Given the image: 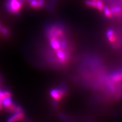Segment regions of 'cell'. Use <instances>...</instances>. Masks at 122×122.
Instances as JSON below:
<instances>
[{"mask_svg":"<svg viewBox=\"0 0 122 122\" xmlns=\"http://www.w3.org/2000/svg\"><path fill=\"white\" fill-rule=\"evenodd\" d=\"M92 1H94V2H96V1H97V0H92Z\"/></svg>","mask_w":122,"mask_h":122,"instance_id":"cell-13","label":"cell"},{"mask_svg":"<svg viewBox=\"0 0 122 122\" xmlns=\"http://www.w3.org/2000/svg\"><path fill=\"white\" fill-rule=\"evenodd\" d=\"M85 4L89 7L96 9V3L92 0H86Z\"/></svg>","mask_w":122,"mask_h":122,"instance_id":"cell-9","label":"cell"},{"mask_svg":"<svg viewBox=\"0 0 122 122\" xmlns=\"http://www.w3.org/2000/svg\"><path fill=\"white\" fill-rule=\"evenodd\" d=\"M25 117L24 113L22 112H15L14 114L10 117L9 119L8 120V122H16L20 121Z\"/></svg>","mask_w":122,"mask_h":122,"instance_id":"cell-4","label":"cell"},{"mask_svg":"<svg viewBox=\"0 0 122 122\" xmlns=\"http://www.w3.org/2000/svg\"><path fill=\"white\" fill-rule=\"evenodd\" d=\"M96 9L99 11H103L105 7L104 4L102 0H97L96 1Z\"/></svg>","mask_w":122,"mask_h":122,"instance_id":"cell-7","label":"cell"},{"mask_svg":"<svg viewBox=\"0 0 122 122\" xmlns=\"http://www.w3.org/2000/svg\"><path fill=\"white\" fill-rule=\"evenodd\" d=\"M103 11L104 12V14L106 17L111 18L112 16V13L111 10H110L108 7L105 6Z\"/></svg>","mask_w":122,"mask_h":122,"instance_id":"cell-8","label":"cell"},{"mask_svg":"<svg viewBox=\"0 0 122 122\" xmlns=\"http://www.w3.org/2000/svg\"><path fill=\"white\" fill-rule=\"evenodd\" d=\"M45 5L44 0H32L30 2V6L33 8H41Z\"/></svg>","mask_w":122,"mask_h":122,"instance_id":"cell-3","label":"cell"},{"mask_svg":"<svg viewBox=\"0 0 122 122\" xmlns=\"http://www.w3.org/2000/svg\"><path fill=\"white\" fill-rule=\"evenodd\" d=\"M108 38V40L109 42H115L117 40V37L115 35V33L112 34V35H110L109 36H108L107 37Z\"/></svg>","mask_w":122,"mask_h":122,"instance_id":"cell-10","label":"cell"},{"mask_svg":"<svg viewBox=\"0 0 122 122\" xmlns=\"http://www.w3.org/2000/svg\"><path fill=\"white\" fill-rule=\"evenodd\" d=\"M111 80L114 82H118L122 81V72L113 74L111 76Z\"/></svg>","mask_w":122,"mask_h":122,"instance_id":"cell-6","label":"cell"},{"mask_svg":"<svg viewBox=\"0 0 122 122\" xmlns=\"http://www.w3.org/2000/svg\"><path fill=\"white\" fill-rule=\"evenodd\" d=\"M22 5L20 0H8L6 7L9 12L17 15L20 12Z\"/></svg>","mask_w":122,"mask_h":122,"instance_id":"cell-1","label":"cell"},{"mask_svg":"<svg viewBox=\"0 0 122 122\" xmlns=\"http://www.w3.org/2000/svg\"><path fill=\"white\" fill-rule=\"evenodd\" d=\"M110 9L112 15L114 16H119L122 14V8L117 4H113Z\"/></svg>","mask_w":122,"mask_h":122,"instance_id":"cell-5","label":"cell"},{"mask_svg":"<svg viewBox=\"0 0 122 122\" xmlns=\"http://www.w3.org/2000/svg\"><path fill=\"white\" fill-rule=\"evenodd\" d=\"M2 100L0 99V111L2 110V104H3V103H2Z\"/></svg>","mask_w":122,"mask_h":122,"instance_id":"cell-12","label":"cell"},{"mask_svg":"<svg viewBox=\"0 0 122 122\" xmlns=\"http://www.w3.org/2000/svg\"><path fill=\"white\" fill-rule=\"evenodd\" d=\"M121 2L122 3V0H121Z\"/></svg>","mask_w":122,"mask_h":122,"instance_id":"cell-14","label":"cell"},{"mask_svg":"<svg viewBox=\"0 0 122 122\" xmlns=\"http://www.w3.org/2000/svg\"><path fill=\"white\" fill-rule=\"evenodd\" d=\"M65 89L63 88L53 89L50 92V94L52 98L56 101L60 100L65 96Z\"/></svg>","mask_w":122,"mask_h":122,"instance_id":"cell-2","label":"cell"},{"mask_svg":"<svg viewBox=\"0 0 122 122\" xmlns=\"http://www.w3.org/2000/svg\"><path fill=\"white\" fill-rule=\"evenodd\" d=\"M5 98V96L4 94V91L3 92L1 90H0V99L3 100Z\"/></svg>","mask_w":122,"mask_h":122,"instance_id":"cell-11","label":"cell"}]
</instances>
